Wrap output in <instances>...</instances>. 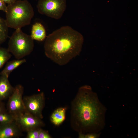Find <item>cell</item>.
Returning <instances> with one entry per match:
<instances>
[{
	"label": "cell",
	"mask_w": 138,
	"mask_h": 138,
	"mask_svg": "<svg viewBox=\"0 0 138 138\" xmlns=\"http://www.w3.org/2000/svg\"><path fill=\"white\" fill-rule=\"evenodd\" d=\"M7 7L5 20L9 28L20 29L30 24L34 13L27 0H17Z\"/></svg>",
	"instance_id": "3957f363"
},
{
	"label": "cell",
	"mask_w": 138,
	"mask_h": 138,
	"mask_svg": "<svg viewBox=\"0 0 138 138\" xmlns=\"http://www.w3.org/2000/svg\"><path fill=\"white\" fill-rule=\"evenodd\" d=\"M30 36L33 40L43 41L47 37L45 28L41 23L36 22L32 26Z\"/></svg>",
	"instance_id": "8fae6325"
},
{
	"label": "cell",
	"mask_w": 138,
	"mask_h": 138,
	"mask_svg": "<svg viewBox=\"0 0 138 138\" xmlns=\"http://www.w3.org/2000/svg\"><path fill=\"white\" fill-rule=\"evenodd\" d=\"M51 136L47 131L43 130L41 128L40 130L39 138H51Z\"/></svg>",
	"instance_id": "d6986e66"
},
{
	"label": "cell",
	"mask_w": 138,
	"mask_h": 138,
	"mask_svg": "<svg viewBox=\"0 0 138 138\" xmlns=\"http://www.w3.org/2000/svg\"><path fill=\"white\" fill-rule=\"evenodd\" d=\"M11 56L10 53L7 49L0 47V69Z\"/></svg>",
	"instance_id": "9a60e30c"
},
{
	"label": "cell",
	"mask_w": 138,
	"mask_h": 138,
	"mask_svg": "<svg viewBox=\"0 0 138 138\" xmlns=\"http://www.w3.org/2000/svg\"><path fill=\"white\" fill-rule=\"evenodd\" d=\"M106 111L91 87L82 86L71 103V127L78 133H99L105 126Z\"/></svg>",
	"instance_id": "6da1fadb"
},
{
	"label": "cell",
	"mask_w": 138,
	"mask_h": 138,
	"mask_svg": "<svg viewBox=\"0 0 138 138\" xmlns=\"http://www.w3.org/2000/svg\"><path fill=\"white\" fill-rule=\"evenodd\" d=\"M33 40L30 35L23 32L21 29L16 30L10 38L7 49L17 59H22L33 51Z\"/></svg>",
	"instance_id": "277c9868"
},
{
	"label": "cell",
	"mask_w": 138,
	"mask_h": 138,
	"mask_svg": "<svg viewBox=\"0 0 138 138\" xmlns=\"http://www.w3.org/2000/svg\"><path fill=\"white\" fill-rule=\"evenodd\" d=\"M66 7V0H39L37 5L40 14L56 19L62 17Z\"/></svg>",
	"instance_id": "5b68a950"
},
{
	"label": "cell",
	"mask_w": 138,
	"mask_h": 138,
	"mask_svg": "<svg viewBox=\"0 0 138 138\" xmlns=\"http://www.w3.org/2000/svg\"><path fill=\"white\" fill-rule=\"evenodd\" d=\"M41 128L36 129L27 131L26 138H39V131Z\"/></svg>",
	"instance_id": "e0dca14e"
},
{
	"label": "cell",
	"mask_w": 138,
	"mask_h": 138,
	"mask_svg": "<svg viewBox=\"0 0 138 138\" xmlns=\"http://www.w3.org/2000/svg\"><path fill=\"white\" fill-rule=\"evenodd\" d=\"M7 6L2 0H0V10L6 12L7 10Z\"/></svg>",
	"instance_id": "ffe728a7"
},
{
	"label": "cell",
	"mask_w": 138,
	"mask_h": 138,
	"mask_svg": "<svg viewBox=\"0 0 138 138\" xmlns=\"http://www.w3.org/2000/svg\"><path fill=\"white\" fill-rule=\"evenodd\" d=\"M5 4L9 5L12 3L17 0H2Z\"/></svg>",
	"instance_id": "7402d4cb"
},
{
	"label": "cell",
	"mask_w": 138,
	"mask_h": 138,
	"mask_svg": "<svg viewBox=\"0 0 138 138\" xmlns=\"http://www.w3.org/2000/svg\"><path fill=\"white\" fill-rule=\"evenodd\" d=\"M21 131L15 121L10 123L0 124V138L19 137L21 135Z\"/></svg>",
	"instance_id": "9c48e42d"
},
{
	"label": "cell",
	"mask_w": 138,
	"mask_h": 138,
	"mask_svg": "<svg viewBox=\"0 0 138 138\" xmlns=\"http://www.w3.org/2000/svg\"><path fill=\"white\" fill-rule=\"evenodd\" d=\"M83 41L78 32L69 26H63L46 37L44 53L56 64L63 66L79 54Z\"/></svg>",
	"instance_id": "7a4b0ae2"
},
{
	"label": "cell",
	"mask_w": 138,
	"mask_h": 138,
	"mask_svg": "<svg viewBox=\"0 0 138 138\" xmlns=\"http://www.w3.org/2000/svg\"><path fill=\"white\" fill-rule=\"evenodd\" d=\"M26 62L24 59L13 60L8 62L5 68L0 73L1 75L8 77L11 73L14 70Z\"/></svg>",
	"instance_id": "7c38bea8"
},
{
	"label": "cell",
	"mask_w": 138,
	"mask_h": 138,
	"mask_svg": "<svg viewBox=\"0 0 138 138\" xmlns=\"http://www.w3.org/2000/svg\"><path fill=\"white\" fill-rule=\"evenodd\" d=\"M66 110V108L60 107L54 111L50 117L52 123L56 126L61 124L65 119Z\"/></svg>",
	"instance_id": "4fadbf2b"
},
{
	"label": "cell",
	"mask_w": 138,
	"mask_h": 138,
	"mask_svg": "<svg viewBox=\"0 0 138 138\" xmlns=\"http://www.w3.org/2000/svg\"><path fill=\"white\" fill-rule=\"evenodd\" d=\"M24 92L23 86L18 84L14 87L13 93L8 98L7 111L14 116L26 111L23 101Z\"/></svg>",
	"instance_id": "52a82bcc"
},
{
	"label": "cell",
	"mask_w": 138,
	"mask_h": 138,
	"mask_svg": "<svg viewBox=\"0 0 138 138\" xmlns=\"http://www.w3.org/2000/svg\"><path fill=\"white\" fill-rule=\"evenodd\" d=\"M8 28L6 20L0 17V46L8 37Z\"/></svg>",
	"instance_id": "5bb4252c"
},
{
	"label": "cell",
	"mask_w": 138,
	"mask_h": 138,
	"mask_svg": "<svg viewBox=\"0 0 138 138\" xmlns=\"http://www.w3.org/2000/svg\"><path fill=\"white\" fill-rule=\"evenodd\" d=\"M100 133H88L85 134L78 133L79 138H98L100 136Z\"/></svg>",
	"instance_id": "ac0fdd59"
},
{
	"label": "cell",
	"mask_w": 138,
	"mask_h": 138,
	"mask_svg": "<svg viewBox=\"0 0 138 138\" xmlns=\"http://www.w3.org/2000/svg\"><path fill=\"white\" fill-rule=\"evenodd\" d=\"M15 121L14 116L7 111L0 113V124L10 123Z\"/></svg>",
	"instance_id": "2e32d148"
},
{
	"label": "cell",
	"mask_w": 138,
	"mask_h": 138,
	"mask_svg": "<svg viewBox=\"0 0 138 138\" xmlns=\"http://www.w3.org/2000/svg\"><path fill=\"white\" fill-rule=\"evenodd\" d=\"M6 76L1 75L0 77V101L8 98L13 93L14 87L10 84Z\"/></svg>",
	"instance_id": "30bf717a"
},
{
	"label": "cell",
	"mask_w": 138,
	"mask_h": 138,
	"mask_svg": "<svg viewBox=\"0 0 138 138\" xmlns=\"http://www.w3.org/2000/svg\"><path fill=\"white\" fill-rule=\"evenodd\" d=\"M6 110L4 103L2 101H0V113Z\"/></svg>",
	"instance_id": "44dd1931"
},
{
	"label": "cell",
	"mask_w": 138,
	"mask_h": 138,
	"mask_svg": "<svg viewBox=\"0 0 138 138\" xmlns=\"http://www.w3.org/2000/svg\"><path fill=\"white\" fill-rule=\"evenodd\" d=\"M14 117L15 121L22 131L27 132L45 125L42 119L26 111Z\"/></svg>",
	"instance_id": "ba28073f"
},
{
	"label": "cell",
	"mask_w": 138,
	"mask_h": 138,
	"mask_svg": "<svg viewBox=\"0 0 138 138\" xmlns=\"http://www.w3.org/2000/svg\"><path fill=\"white\" fill-rule=\"evenodd\" d=\"M23 101L26 111L41 119L43 118L42 111L45 103L43 92L25 96Z\"/></svg>",
	"instance_id": "8992f818"
}]
</instances>
